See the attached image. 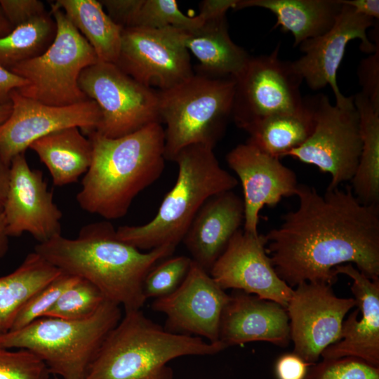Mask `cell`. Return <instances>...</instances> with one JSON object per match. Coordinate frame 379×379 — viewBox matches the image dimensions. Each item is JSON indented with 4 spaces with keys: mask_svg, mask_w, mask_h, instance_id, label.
I'll return each instance as SVG.
<instances>
[{
    "mask_svg": "<svg viewBox=\"0 0 379 379\" xmlns=\"http://www.w3.org/2000/svg\"><path fill=\"white\" fill-rule=\"evenodd\" d=\"M295 196L298 208L265 235L278 276L291 288L305 281L332 285L333 269L350 263L379 280V206L359 202L350 186L320 194L299 184Z\"/></svg>",
    "mask_w": 379,
    "mask_h": 379,
    "instance_id": "cell-1",
    "label": "cell"
},
{
    "mask_svg": "<svg viewBox=\"0 0 379 379\" xmlns=\"http://www.w3.org/2000/svg\"><path fill=\"white\" fill-rule=\"evenodd\" d=\"M175 248L165 245L142 252L119 239L113 225L103 220L84 225L74 239L59 234L38 243L34 251L62 272L90 281L125 311L143 306L146 275Z\"/></svg>",
    "mask_w": 379,
    "mask_h": 379,
    "instance_id": "cell-2",
    "label": "cell"
},
{
    "mask_svg": "<svg viewBox=\"0 0 379 379\" xmlns=\"http://www.w3.org/2000/svg\"><path fill=\"white\" fill-rule=\"evenodd\" d=\"M93 147L77 201L85 211L107 220L123 218L135 197L154 183L165 166L164 128L154 122L124 136L88 133Z\"/></svg>",
    "mask_w": 379,
    "mask_h": 379,
    "instance_id": "cell-3",
    "label": "cell"
},
{
    "mask_svg": "<svg viewBox=\"0 0 379 379\" xmlns=\"http://www.w3.org/2000/svg\"><path fill=\"white\" fill-rule=\"evenodd\" d=\"M226 347L221 342L173 333L140 310H125L102 343L84 379H173L168 363L183 356H208Z\"/></svg>",
    "mask_w": 379,
    "mask_h": 379,
    "instance_id": "cell-4",
    "label": "cell"
},
{
    "mask_svg": "<svg viewBox=\"0 0 379 379\" xmlns=\"http://www.w3.org/2000/svg\"><path fill=\"white\" fill-rule=\"evenodd\" d=\"M173 161L178 167L176 181L155 216L144 225L116 230L119 239L140 251L165 245L176 247L204 203L215 194L232 190L239 183L222 168L210 146L189 145Z\"/></svg>",
    "mask_w": 379,
    "mask_h": 379,
    "instance_id": "cell-5",
    "label": "cell"
},
{
    "mask_svg": "<svg viewBox=\"0 0 379 379\" xmlns=\"http://www.w3.org/2000/svg\"><path fill=\"white\" fill-rule=\"evenodd\" d=\"M122 317L120 306L105 300L88 318L44 317L0 335V347L26 349L61 379H84L102 343Z\"/></svg>",
    "mask_w": 379,
    "mask_h": 379,
    "instance_id": "cell-6",
    "label": "cell"
},
{
    "mask_svg": "<svg viewBox=\"0 0 379 379\" xmlns=\"http://www.w3.org/2000/svg\"><path fill=\"white\" fill-rule=\"evenodd\" d=\"M234 79L193 74L159 91L160 123L166 125L165 158L173 161L183 148L194 144L214 147L232 117Z\"/></svg>",
    "mask_w": 379,
    "mask_h": 379,
    "instance_id": "cell-7",
    "label": "cell"
},
{
    "mask_svg": "<svg viewBox=\"0 0 379 379\" xmlns=\"http://www.w3.org/2000/svg\"><path fill=\"white\" fill-rule=\"evenodd\" d=\"M50 12L57 26L53 43L39 56L9 69L28 81L17 91L23 96L51 106H68L88 100L79 88V78L98 58L62 10L51 7Z\"/></svg>",
    "mask_w": 379,
    "mask_h": 379,
    "instance_id": "cell-8",
    "label": "cell"
},
{
    "mask_svg": "<svg viewBox=\"0 0 379 379\" xmlns=\"http://www.w3.org/2000/svg\"><path fill=\"white\" fill-rule=\"evenodd\" d=\"M314 114V128L298 147L288 152L301 162L328 173L333 190L351 180L358 166L362 147L360 119L353 96L340 105H332L328 97L310 98Z\"/></svg>",
    "mask_w": 379,
    "mask_h": 379,
    "instance_id": "cell-9",
    "label": "cell"
},
{
    "mask_svg": "<svg viewBox=\"0 0 379 379\" xmlns=\"http://www.w3.org/2000/svg\"><path fill=\"white\" fill-rule=\"evenodd\" d=\"M79 86L96 102L101 120L95 130L117 138L159 122L158 92L121 71L115 64L98 61L84 69Z\"/></svg>",
    "mask_w": 379,
    "mask_h": 379,
    "instance_id": "cell-10",
    "label": "cell"
},
{
    "mask_svg": "<svg viewBox=\"0 0 379 379\" xmlns=\"http://www.w3.org/2000/svg\"><path fill=\"white\" fill-rule=\"evenodd\" d=\"M279 44L267 55L251 57L234 79L232 117L244 130L266 117L302 109L305 99L300 86L302 79L291 61L279 57Z\"/></svg>",
    "mask_w": 379,
    "mask_h": 379,
    "instance_id": "cell-11",
    "label": "cell"
},
{
    "mask_svg": "<svg viewBox=\"0 0 379 379\" xmlns=\"http://www.w3.org/2000/svg\"><path fill=\"white\" fill-rule=\"evenodd\" d=\"M286 308L293 353L312 365L323 351L340 339L347 313L357 306L354 298L337 297L331 285L305 281L296 286Z\"/></svg>",
    "mask_w": 379,
    "mask_h": 379,
    "instance_id": "cell-12",
    "label": "cell"
},
{
    "mask_svg": "<svg viewBox=\"0 0 379 379\" xmlns=\"http://www.w3.org/2000/svg\"><path fill=\"white\" fill-rule=\"evenodd\" d=\"M115 65L138 82L168 89L194 74L190 53L171 27L124 28Z\"/></svg>",
    "mask_w": 379,
    "mask_h": 379,
    "instance_id": "cell-13",
    "label": "cell"
},
{
    "mask_svg": "<svg viewBox=\"0 0 379 379\" xmlns=\"http://www.w3.org/2000/svg\"><path fill=\"white\" fill-rule=\"evenodd\" d=\"M12 112L0 125V156L10 164L25 153L36 140L58 130L78 127L84 133L95 131L101 112L91 99L68 106H51L21 95L13 90L10 95Z\"/></svg>",
    "mask_w": 379,
    "mask_h": 379,
    "instance_id": "cell-14",
    "label": "cell"
},
{
    "mask_svg": "<svg viewBox=\"0 0 379 379\" xmlns=\"http://www.w3.org/2000/svg\"><path fill=\"white\" fill-rule=\"evenodd\" d=\"M373 22V19L343 4L333 26L327 32L299 45L303 55L291 61L293 70L312 90H320L328 85L334 94L335 104H343L347 97L338 88L337 72L347 45L352 40L360 39L361 50L368 54L373 53L379 47L378 41L373 44L367 33Z\"/></svg>",
    "mask_w": 379,
    "mask_h": 379,
    "instance_id": "cell-15",
    "label": "cell"
},
{
    "mask_svg": "<svg viewBox=\"0 0 379 379\" xmlns=\"http://www.w3.org/2000/svg\"><path fill=\"white\" fill-rule=\"evenodd\" d=\"M265 235L238 230L209 274L224 290L233 288L274 301L284 308L293 289L275 272Z\"/></svg>",
    "mask_w": 379,
    "mask_h": 379,
    "instance_id": "cell-16",
    "label": "cell"
},
{
    "mask_svg": "<svg viewBox=\"0 0 379 379\" xmlns=\"http://www.w3.org/2000/svg\"><path fill=\"white\" fill-rule=\"evenodd\" d=\"M230 300L209 272L192 260L180 285L171 294L157 298L152 309L166 316L168 331L219 341L222 314Z\"/></svg>",
    "mask_w": 379,
    "mask_h": 379,
    "instance_id": "cell-17",
    "label": "cell"
},
{
    "mask_svg": "<svg viewBox=\"0 0 379 379\" xmlns=\"http://www.w3.org/2000/svg\"><path fill=\"white\" fill-rule=\"evenodd\" d=\"M2 213L9 237L27 232L43 243L61 234L62 212L53 201L43 173L29 167L25 153L11 161Z\"/></svg>",
    "mask_w": 379,
    "mask_h": 379,
    "instance_id": "cell-18",
    "label": "cell"
},
{
    "mask_svg": "<svg viewBox=\"0 0 379 379\" xmlns=\"http://www.w3.org/2000/svg\"><path fill=\"white\" fill-rule=\"evenodd\" d=\"M226 161L242 186L244 230L258 234L261 209L265 206H276L284 197L294 196L299 185L297 176L280 159L263 152L248 141L230 151Z\"/></svg>",
    "mask_w": 379,
    "mask_h": 379,
    "instance_id": "cell-19",
    "label": "cell"
},
{
    "mask_svg": "<svg viewBox=\"0 0 379 379\" xmlns=\"http://www.w3.org/2000/svg\"><path fill=\"white\" fill-rule=\"evenodd\" d=\"M333 274L351 278V290L359 309L342 324L340 339L326 347L323 359L354 357L379 367V280H372L352 264L333 269Z\"/></svg>",
    "mask_w": 379,
    "mask_h": 379,
    "instance_id": "cell-20",
    "label": "cell"
},
{
    "mask_svg": "<svg viewBox=\"0 0 379 379\" xmlns=\"http://www.w3.org/2000/svg\"><path fill=\"white\" fill-rule=\"evenodd\" d=\"M230 295L222 314L219 341L226 347L254 341L288 345L289 319L281 305L238 291Z\"/></svg>",
    "mask_w": 379,
    "mask_h": 379,
    "instance_id": "cell-21",
    "label": "cell"
},
{
    "mask_svg": "<svg viewBox=\"0 0 379 379\" xmlns=\"http://www.w3.org/2000/svg\"><path fill=\"white\" fill-rule=\"evenodd\" d=\"M244 221V206L232 190L209 197L193 218L183 239L192 260L208 272Z\"/></svg>",
    "mask_w": 379,
    "mask_h": 379,
    "instance_id": "cell-22",
    "label": "cell"
},
{
    "mask_svg": "<svg viewBox=\"0 0 379 379\" xmlns=\"http://www.w3.org/2000/svg\"><path fill=\"white\" fill-rule=\"evenodd\" d=\"M176 39L199 61L197 74L217 79H234L251 56L228 33L226 17L206 19L193 30L172 27Z\"/></svg>",
    "mask_w": 379,
    "mask_h": 379,
    "instance_id": "cell-23",
    "label": "cell"
},
{
    "mask_svg": "<svg viewBox=\"0 0 379 379\" xmlns=\"http://www.w3.org/2000/svg\"><path fill=\"white\" fill-rule=\"evenodd\" d=\"M259 7L277 18L274 28L290 32L294 46L327 32L334 25L343 4L340 0H237L234 9Z\"/></svg>",
    "mask_w": 379,
    "mask_h": 379,
    "instance_id": "cell-24",
    "label": "cell"
},
{
    "mask_svg": "<svg viewBox=\"0 0 379 379\" xmlns=\"http://www.w3.org/2000/svg\"><path fill=\"white\" fill-rule=\"evenodd\" d=\"M29 148L49 171L55 186L77 182L92 162L91 142L75 126L48 133L34 140Z\"/></svg>",
    "mask_w": 379,
    "mask_h": 379,
    "instance_id": "cell-25",
    "label": "cell"
},
{
    "mask_svg": "<svg viewBox=\"0 0 379 379\" xmlns=\"http://www.w3.org/2000/svg\"><path fill=\"white\" fill-rule=\"evenodd\" d=\"M61 272L33 251L13 272L0 277V335L11 330L27 301Z\"/></svg>",
    "mask_w": 379,
    "mask_h": 379,
    "instance_id": "cell-26",
    "label": "cell"
},
{
    "mask_svg": "<svg viewBox=\"0 0 379 379\" xmlns=\"http://www.w3.org/2000/svg\"><path fill=\"white\" fill-rule=\"evenodd\" d=\"M314 128V114L310 98L295 112L274 114L261 119L244 129L247 141L263 152L281 159L300 146Z\"/></svg>",
    "mask_w": 379,
    "mask_h": 379,
    "instance_id": "cell-27",
    "label": "cell"
},
{
    "mask_svg": "<svg viewBox=\"0 0 379 379\" xmlns=\"http://www.w3.org/2000/svg\"><path fill=\"white\" fill-rule=\"evenodd\" d=\"M51 7L63 12L93 48L100 62L115 64L123 27L116 24L96 0H58Z\"/></svg>",
    "mask_w": 379,
    "mask_h": 379,
    "instance_id": "cell-28",
    "label": "cell"
},
{
    "mask_svg": "<svg viewBox=\"0 0 379 379\" xmlns=\"http://www.w3.org/2000/svg\"><path fill=\"white\" fill-rule=\"evenodd\" d=\"M353 100L360 119L362 147L350 187L361 204L379 206V110L361 92Z\"/></svg>",
    "mask_w": 379,
    "mask_h": 379,
    "instance_id": "cell-29",
    "label": "cell"
},
{
    "mask_svg": "<svg viewBox=\"0 0 379 379\" xmlns=\"http://www.w3.org/2000/svg\"><path fill=\"white\" fill-rule=\"evenodd\" d=\"M57 31L51 13L35 18L0 38V66L10 69L44 53L53 43Z\"/></svg>",
    "mask_w": 379,
    "mask_h": 379,
    "instance_id": "cell-30",
    "label": "cell"
},
{
    "mask_svg": "<svg viewBox=\"0 0 379 379\" xmlns=\"http://www.w3.org/2000/svg\"><path fill=\"white\" fill-rule=\"evenodd\" d=\"M206 18L203 15L187 16L175 0H142L131 27L163 29L173 27L193 30L201 27Z\"/></svg>",
    "mask_w": 379,
    "mask_h": 379,
    "instance_id": "cell-31",
    "label": "cell"
},
{
    "mask_svg": "<svg viewBox=\"0 0 379 379\" xmlns=\"http://www.w3.org/2000/svg\"><path fill=\"white\" fill-rule=\"evenodd\" d=\"M105 300L102 292L94 284L79 277L62 293L44 317L69 320L84 319L92 316Z\"/></svg>",
    "mask_w": 379,
    "mask_h": 379,
    "instance_id": "cell-32",
    "label": "cell"
},
{
    "mask_svg": "<svg viewBox=\"0 0 379 379\" xmlns=\"http://www.w3.org/2000/svg\"><path fill=\"white\" fill-rule=\"evenodd\" d=\"M192 260L187 256L178 255L154 266L143 282V293L146 299H157L173 293L185 278Z\"/></svg>",
    "mask_w": 379,
    "mask_h": 379,
    "instance_id": "cell-33",
    "label": "cell"
},
{
    "mask_svg": "<svg viewBox=\"0 0 379 379\" xmlns=\"http://www.w3.org/2000/svg\"><path fill=\"white\" fill-rule=\"evenodd\" d=\"M79 279V277L77 276L61 272L27 301L17 315L11 331L21 328L44 317L62 293Z\"/></svg>",
    "mask_w": 379,
    "mask_h": 379,
    "instance_id": "cell-34",
    "label": "cell"
},
{
    "mask_svg": "<svg viewBox=\"0 0 379 379\" xmlns=\"http://www.w3.org/2000/svg\"><path fill=\"white\" fill-rule=\"evenodd\" d=\"M305 379H379V367L354 357L323 359L310 366Z\"/></svg>",
    "mask_w": 379,
    "mask_h": 379,
    "instance_id": "cell-35",
    "label": "cell"
},
{
    "mask_svg": "<svg viewBox=\"0 0 379 379\" xmlns=\"http://www.w3.org/2000/svg\"><path fill=\"white\" fill-rule=\"evenodd\" d=\"M51 375L44 362L29 350L0 347V379H50Z\"/></svg>",
    "mask_w": 379,
    "mask_h": 379,
    "instance_id": "cell-36",
    "label": "cell"
},
{
    "mask_svg": "<svg viewBox=\"0 0 379 379\" xmlns=\"http://www.w3.org/2000/svg\"><path fill=\"white\" fill-rule=\"evenodd\" d=\"M357 75L361 93L379 110V47L360 61Z\"/></svg>",
    "mask_w": 379,
    "mask_h": 379,
    "instance_id": "cell-37",
    "label": "cell"
},
{
    "mask_svg": "<svg viewBox=\"0 0 379 379\" xmlns=\"http://www.w3.org/2000/svg\"><path fill=\"white\" fill-rule=\"evenodd\" d=\"M0 8L13 29L47 13L39 0H0Z\"/></svg>",
    "mask_w": 379,
    "mask_h": 379,
    "instance_id": "cell-38",
    "label": "cell"
},
{
    "mask_svg": "<svg viewBox=\"0 0 379 379\" xmlns=\"http://www.w3.org/2000/svg\"><path fill=\"white\" fill-rule=\"evenodd\" d=\"M109 17L123 28L131 27L142 0H100Z\"/></svg>",
    "mask_w": 379,
    "mask_h": 379,
    "instance_id": "cell-39",
    "label": "cell"
},
{
    "mask_svg": "<svg viewBox=\"0 0 379 379\" xmlns=\"http://www.w3.org/2000/svg\"><path fill=\"white\" fill-rule=\"evenodd\" d=\"M310 366L296 354L288 353L277 359L274 372L277 379H305Z\"/></svg>",
    "mask_w": 379,
    "mask_h": 379,
    "instance_id": "cell-40",
    "label": "cell"
},
{
    "mask_svg": "<svg viewBox=\"0 0 379 379\" xmlns=\"http://www.w3.org/2000/svg\"><path fill=\"white\" fill-rule=\"evenodd\" d=\"M27 84L26 79L0 66V104L11 102V92Z\"/></svg>",
    "mask_w": 379,
    "mask_h": 379,
    "instance_id": "cell-41",
    "label": "cell"
},
{
    "mask_svg": "<svg viewBox=\"0 0 379 379\" xmlns=\"http://www.w3.org/2000/svg\"><path fill=\"white\" fill-rule=\"evenodd\" d=\"M237 0H206L201 3L200 13L206 19L226 15L230 8H234Z\"/></svg>",
    "mask_w": 379,
    "mask_h": 379,
    "instance_id": "cell-42",
    "label": "cell"
},
{
    "mask_svg": "<svg viewBox=\"0 0 379 379\" xmlns=\"http://www.w3.org/2000/svg\"><path fill=\"white\" fill-rule=\"evenodd\" d=\"M341 2L357 13L373 20L379 18L378 0H340Z\"/></svg>",
    "mask_w": 379,
    "mask_h": 379,
    "instance_id": "cell-43",
    "label": "cell"
},
{
    "mask_svg": "<svg viewBox=\"0 0 379 379\" xmlns=\"http://www.w3.org/2000/svg\"><path fill=\"white\" fill-rule=\"evenodd\" d=\"M10 164L0 156V212H2L8 187Z\"/></svg>",
    "mask_w": 379,
    "mask_h": 379,
    "instance_id": "cell-44",
    "label": "cell"
},
{
    "mask_svg": "<svg viewBox=\"0 0 379 379\" xmlns=\"http://www.w3.org/2000/svg\"><path fill=\"white\" fill-rule=\"evenodd\" d=\"M9 235L2 212H0V258L7 253L9 247Z\"/></svg>",
    "mask_w": 379,
    "mask_h": 379,
    "instance_id": "cell-45",
    "label": "cell"
},
{
    "mask_svg": "<svg viewBox=\"0 0 379 379\" xmlns=\"http://www.w3.org/2000/svg\"><path fill=\"white\" fill-rule=\"evenodd\" d=\"M13 30V27L6 19L0 8V38L9 34Z\"/></svg>",
    "mask_w": 379,
    "mask_h": 379,
    "instance_id": "cell-46",
    "label": "cell"
},
{
    "mask_svg": "<svg viewBox=\"0 0 379 379\" xmlns=\"http://www.w3.org/2000/svg\"><path fill=\"white\" fill-rule=\"evenodd\" d=\"M11 112V102L5 104H0V125L2 124L8 118Z\"/></svg>",
    "mask_w": 379,
    "mask_h": 379,
    "instance_id": "cell-47",
    "label": "cell"
},
{
    "mask_svg": "<svg viewBox=\"0 0 379 379\" xmlns=\"http://www.w3.org/2000/svg\"><path fill=\"white\" fill-rule=\"evenodd\" d=\"M50 379H61L59 377H57V376H55V375H53V377H51Z\"/></svg>",
    "mask_w": 379,
    "mask_h": 379,
    "instance_id": "cell-48",
    "label": "cell"
}]
</instances>
